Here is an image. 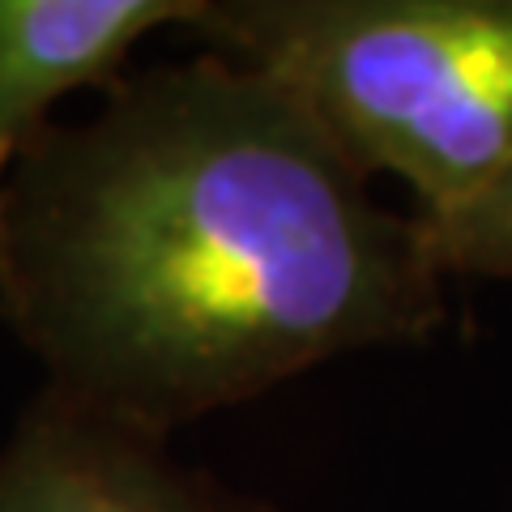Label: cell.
<instances>
[{
    "label": "cell",
    "mask_w": 512,
    "mask_h": 512,
    "mask_svg": "<svg viewBox=\"0 0 512 512\" xmlns=\"http://www.w3.org/2000/svg\"><path fill=\"white\" fill-rule=\"evenodd\" d=\"M188 30L282 86L363 175L444 210L512 158V0H201Z\"/></svg>",
    "instance_id": "cell-2"
},
{
    "label": "cell",
    "mask_w": 512,
    "mask_h": 512,
    "mask_svg": "<svg viewBox=\"0 0 512 512\" xmlns=\"http://www.w3.org/2000/svg\"><path fill=\"white\" fill-rule=\"evenodd\" d=\"M201 0H0V184L56 99L116 86L128 52L163 26H188Z\"/></svg>",
    "instance_id": "cell-4"
},
{
    "label": "cell",
    "mask_w": 512,
    "mask_h": 512,
    "mask_svg": "<svg viewBox=\"0 0 512 512\" xmlns=\"http://www.w3.org/2000/svg\"><path fill=\"white\" fill-rule=\"evenodd\" d=\"M414 218L444 278H512V158L461 201Z\"/></svg>",
    "instance_id": "cell-5"
},
{
    "label": "cell",
    "mask_w": 512,
    "mask_h": 512,
    "mask_svg": "<svg viewBox=\"0 0 512 512\" xmlns=\"http://www.w3.org/2000/svg\"><path fill=\"white\" fill-rule=\"evenodd\" d=\"M0 512H269L180 466L167 440L47 389L0 448Z\"/></svg>",
    "instance_id": "cell-3"
},
{
    "label": "cell",
    "mask_w": 512,
    "mask_h": 512,
    "mask_svg": "<svg viewBox=\"0 0 512 512\" xmlns=\"http://www.w3.org/2000/svg\"><path fill=\"white\" fill-rule=\"evenodd\" d=\"M282 86L218 52L116 82L0 184V312L52 393L167 440L444 329V269Z\"/></svg>",
    "instance_id": "cell-1"
}]
</instances>
